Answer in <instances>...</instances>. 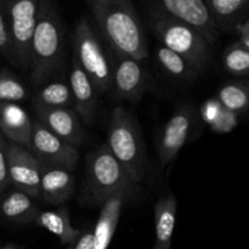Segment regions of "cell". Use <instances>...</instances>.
I'll return each mask as SVG.
<instances>
[{"label":"cell","mask_w":249,"mask_h":249,"mask_svg":"<svg viewBox=\"0 0 249 249\" xmlns=\"http://www.w3.org/2000/svg\"><path fill=\"white\" fill-rule=\"evenodd\" d=\"M87 5L112 51L138 61L147 57L145 29L131 1L88 0Z\"/></svg>","instance_id":"cell-1"},{"label":"cell","mask_w":249,"mask_h":249,"mask_svg":"<svg viewBox=\"0 0 249 249\" xmlns=\"http://www.w3.org/2000/svg\"><path fill=\"white\" fill-rule=\"evenodd\" d=\"M65 26L57 9L51 1L40 0L32 44V84L40 87L60 71L65 56Z\"/></svg>","instance_id":"cell-2"},{"label":"cell","mask_w":249,"mask_h":249,"mask_svg":"<svg viewBox=\"0 0 249 249\" xmlns=\"http://www.w3.org/2000/svg\"><path fill=\"white\" fill-rule=\"evenodd\" d=\"M134 187L135 182L112 155L106 143L89 153L87 175L80 195L83 204L102 206L114 195H128Z\"/></svg>","instance_id":"cell-3"},{"label":"cell","mask_w":249,"mask_h":249,"mask_svg":"<svg viewBox=\"0 0 249 249\" xmlns=\"http://www.w3.org/2000/svg\"><path fill=\"white\" fill-rule=\"evenodd\" d=\"M106 145L135 184L145 177L147 156L142 133L135 117L124 107L112 112Z\"/></svg>","instance_id":"cell-4"},{"label":"cell","mask_w":249,"mask_h":249,"mask_svg":"<svg viewBox=\"0 0 249 249\" xmlns=\"http://www.w3.org/2000/svg\"><path fill=\"white\" fill-rule=\"evenodd\" d=\"M148 26L163 46L181 56L198 73L209 65L212 45L189 26L151 10H148Z\"/></svg>","instance_id":"cell-5"},{"label":"cell","mask_w":249,"mask_h":249,"mask_svg":"<svg viewBox=\"0 0 249 249\" xmlns=\"http://www.w3.org/2000/svg\"><path fill=\"white\" fill-rule=\"evenodd\" d=\"M73 57L100 92L112 88L113 58L108 46H105L85 18L77 22L72 36Z\"/></svg>","instance_id":"cell-6"},{"label":"cell","mask_w":249,"mask_h":249,"mask_svg":"<svg viewBox=\"0 0 249 249\" xmlns=\"http://www.w3.org/2000/svg\"><path fill=\"white\" fill-rule=\"evenodd\" d=\"M9 17L14 65L22 70L32 67V44L39 17L40 0L5 1Z\"/></svg>","instance_id":"cell-7"},{"label":"cell","mask_w":249,"mask_h":249,"mask_svg":"<svg viewBox=\"0 0 249 249\" xmlns=\"http://www.w3.org/2000/svg\"><path fill=\"white\" fill-rule=\"evenodd\" d=\"M150 10L186 24L211 45H214L220 36L213 15L203 0H158L151 4Z\"/></svg>","instance_id":"cell-8"},{"label":"cell","mask_w":249,"mask_h":249,"mask_svg":"<svg viewBox=\"0 0 249 249\" xmlns=\"http://www.w3.org/2000/svg\"><path fill=\"white\" fill-rule=\"evenodd\" d=\"M31 151L41 165L57 167L72 172L77 167L79 152L77 147L61 140L38 119L33 122Z\"/></svg>","instance_id":"cell-9"},{"label":"cell","mask_w":249,"mask_h":249,"mask_svg":"<svg viewBox=\"0 0 249 249\" xmlns=\"http://www.w3.org/2000/svg\"><path fill=\"white\" fill-rule=\"evenodd\" d=\"M196 122L195 107L189 104L179 106L163 126L158 141V157L162 167L169 164L190 138Z\"/></svg>","instance_id":"cell-10"},{"label":"cell","mask_w":249,"mask_h":249,"mask_svg":"<svg viewBox=\"0 0 249 249\" xmlns=\"http://www.w3.org/2000/svg\"><path fill=\"white\" fill-rule=\"evenodd\" d=\"M112 51V50H111ZM113 73L112 88L118 99L130 102L140 101L148 84V77L141 61L112 51Z\"/></svg>","instance_id":"cell-11"},{"label":"cell","mask_w":249,"mask_h":249,"mask_svg":"<svg viewBox=\"0 0 249 249\" xmlns=\"http://www.w3.org/2000/svg\"><path fill=\"white\" fill-rule=\"evenodd\" d=\"M7 170L10 184L32 198L40 195L41 164L33 153L22 146L7 142Z\"/></svg>","instance_id":"cell-12"},{"label":"cell","mask_w":249,"mask_h":249,"mask_svg":"<svg viewBox=\"0 0 249 249\" xmlns=\"http://www.w3.org/2000/svg\"><path fill=\"white\" fill-rule=\"evenodd\" d=\"M36 119L61 140L78 147L84 140L79 117L72 108H45L33 106Z\"/></svg>","instance_id":"cell-13"},{"label":"cell","mask_w":249,"mask_h":249,"mask_svg":"<svg viewBox=\"0 0 249 249\" xmlns=\"http://www.w3.org/2000/svg\"><path fill=\"white\" fill-rule=\"evenodd\" d=\"M33 122L16 102H0V134L11 143L31 150Z\"/></svg>","instance_id":"cell-14"},{"label":"cell","mask_w":249,"mask_h":249,"mask_svg":"<svg viewBox=\"0 0 249 249\" xmlns=\"http://www.w3.org/2000/svg\"><path fill=\"white\" fill-rule=\"evenodd\" d=\"M70 88L72 92L73 105L75 107V113L85 123L91 124L96 113L97 90L95 89L90 78L82 70L79 63L75 61L73 56L71 60Z\"/></svg>","instance_id":"cell-15"},{"label":"cell","mask_w":249,"mask_h":249,"mask_svg":"<svg viewBox=\"0 0 249 249\" xmlns=\"http://www.w3.org/2000/svg\"><path fill=\"white\" fill-rule=\"evenodd\" d=\"M75 179L71 170L65 168L41 165L40 195L39 198L50 204L67 202L74 192Z\"/></svg>","instance_id":"cell-16"},{"label":"cell","mask_w":249,"mask_h":249,"mask_svg":"<svg viewBox=\"0 0 249 249\" xmlns=\"http://www.w3.org/2000/svg\"><path fill=\"white\" fill-rule=\"evenodd\" d=\"M125 197L126 195L123 194L114 195L101 206V213L92 231L94 249H108L118 226Z\"/></svg>","instance_id":"cell-17"},{"label":"cell","mask_w":249,"mask_h":249,"mask_svg":"<svg viewBox=\"0 0 249 249\" xmlns=\"http://www.w3.org/2000/svg\"><path fill=\"white\" fill-rule=\"evenodd\" d=\"M177 198L173 194H162L156 202L155 233L156 248H172V238L177 220Z\"/></svg>","instance_id":"cell-18"},{"label":"cell","mask_w":249,"mask_h":249,"mask_svg":"<svg viewBox=\"0 0 249 249\" xmlns=\"http://www.w3.org/2000/svg\"><path fill=\"white\" fill-rule=\"evenodd\" d=\"M219 32L236 31L240 24L247 21L249 0H207Z\"/></svg>","instance_id":"cell-19"},{"label":"cell","mask_w":249,"mask_h":249,"mask_svg":"<svg viewBox=\"0 0 249 249\" xmlns=\"http://www.w3.org/2000/svg\"><path fill=\"white\" fill-rule=\"evenodd\" d=\"M34 224L56 236L62 245L71 246V247L82 235V231L72 225L70 214L66 208L40 212Z\"/></svg>","instance_id":"cell-20"},{"label":"cell","mask_w":249,"mask_h":249,"mask_svg":"<svg viewBox=\"0 0 249 249\" xmlns=\"http://www.w3.org/2000/svg\"><path fill=\"white\" fill-rule=\"evenodd\" d=\"M40 211L31 196L19 190L10 191L0 202V214L7 221L26 224L36 221Z\"/></svg>","instance_id":"cell-21"},{"label":"cell","mask_w":249,"mask_h":249,"mask_svg":"<svg viewBox=\"0 0 249 249\" xmlns=\"http://www.w3.org/2000/svg\"><path fill=\"white\" fill-rule=\"evenodd\" d=\"M32 105L45 108H71L73 105V97L70 84L53 82L44 85L33 97Z\"/></svg>","instance_id":"cell-22"},{"label":"cell","mask_w":249,"mask_h":249,"mask_svg":"<svg viewBox=\"0 0 249 249\" xmlns=\"http://www.w3.org/2000/svg\"><path fill=\"white\" fill-rule=\"evenodd\" d=\"M221 106L238 114L249 108V82L230 83L219 89L215 97Z\"/></svg>","instance_id":"cell-23"},{"label":"cell","mask_w":249,"mask_h":249,"mask_svg":"<svg viewBox=\"0 0 249 249\" xmlns=\"http://www.w3.org/2000/svg\"><path fill=\"white\" fill-rule=\"evenodd\" d=\"M156 58L160 68L172 77L179 79H194L195 75L198 74V72L192 68L181 56L163 45L158 46L156 50Z\"/></svg>","instance_id":"cell-24"},{"label":"cell","mask_w":249,"mask_h":249,"mask_svg":"<svg viewBox=\"0 0 249 249\" xmlns=\"http://www.w3.org/2000/svg\"><path fill=\"white\" fill-rule=\"evenodd\" d=\"M224 66L233 75L249 74V50L242 44L235 43L226 49L224 53Z\"/></svg>","instance_id":"cell-25"},{"label":"cell","mask_w":249,"mask_h":249,"mask_svg":"<svg viewBox=\"0 0 249 249\" xmlns=\"http://www.w3.org/2000/svg\"><path fill=\"white\" fill-rule=\"evenodd\" d=\"M28 95L26 88L12 73L0 71V102H16Z\"/></svg>","instance_id":"cell-26"},{"label":"cell","mask_w":249,"mask_h":249,"mask_svg":"<svg viewBox=\"0 0 249 249\" xmlns=\"http://www.w3.org/2000/svg\"><path fill=\"white\" fill-rule=\"evenodd\" d=\"M0 53H2L14 65V51H12L9 17H7L5 1H0Z\"/></svg>","instance_id":"cell-27"},{"label":"cell","mask_w":249,"mask_h":249,"mask_svg":"<svg viewBox=\"0 0 249 249\" xmlns=\"http://www.w3.org/2000/svg\"><path fill=\"white\" fill-rule=\"evenodd\" d=\"M237 125V114L224 108L219 118L211 125L212 130L216 133H230Z\"/></svg>","instance_id":"cell-28"},{"label":"cell","mask_w":249,"mask_h":249,"mask_svg":"<svg viewBox=\"0 0 249 249\" xmlns=\"http://www.w3.org/2000/svg\"><path fill=\"white\" fill-rule=\"evenodd\" d=\"M224 107L221 106L220 102L218 101L216 99H209L204 102L203 105L201 106V117L207 124L212 125L216 119L219 118V116L223 112Z\"/></svg>","instance_id":"cell-29"},{"label":"cell","mask_w":249,"mask_h":249,"mask_svg":"<svg viewBox=\"0 0 249 249\" xmlns=\"http://www.w3.org/2000/svg\"><path fill=\"white\" fill-rule=\"evenodd\" d=\"M10 184L7 170V141L0 134V194Z\"/></svg>","instance_id":"cell-30"},{"label":"cell","mask_w":249,"mask_h":249,"mask_svg":"<svg viewBox=\"0 0 249 249\" xmlns=\"http://www.w3.org/2000/svg\"><path fill=\"white\" fill-rule=\"evenodd\" d=\"M72 249H94V235L92 231L82 232L77 242L72 246Z\"/></svg>","instance_id":"cell-31"},{"label":"cell","mask_w":249,"mask_h":249,"mask_svg":"<svg viewBox=\"0 0 249 249\" xmlns=\"http://www.w3.org/2000/svg\"><path fill=\"white\" fill-rule=\"evenodd\" d=\"M236 32H237L238 36H240V41L238 43L242 44L246 49L249 50V19L243 22L242 24L236 28Z\"/></svg>","instance_id":"cell-32"},{"label":"cell","mask_w":249,"mask_h":249,"mask_svg":"<svg viewBox=\"0 0 249 249\" xmlns=\"http://www.w3.org/2000/svg\"><path fill=\"white\" fill-rule=\"evenodd\" d=\"M2 249H23V248L15 245V243H7V245H5L4 247H2Z\"/></svg>","instance_id":"cell-33"},{"label":"cell","mask_w":249,"mask_h":249,"mask_svg":"<svg viewBox=\"0 0 249 249\" xmlns=\"http://www.w3.org/2000/svg\"><path fill=\"white\" fill-rule=\"evenodd\" d=\"M153 249H172V248H153Z\"/></svg>","instance_id":"cell-34"},{"label":"cell","mask_w":249,"mask_h":249,"mask_svg":"<svg viewBox=\"0 0 249 249\" xmlns=\"http://www.w3.org/2000/svg\"><path fill=\"white\" fill-rule=\"evenodd\" d=\"M67 249H72V247H70V248H67Z\"/></svg>","instance_id":"cell-35"}]
</instances>
